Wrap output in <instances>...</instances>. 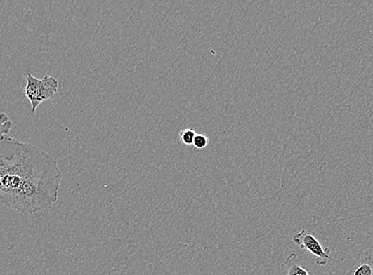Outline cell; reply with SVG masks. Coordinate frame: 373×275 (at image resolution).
<instances>
[{
    "label": "cell",
    "mask_w": 373,
    "mask_h": 275,
    "mask_svg": "<svg viewBox=\"0 0 373 275\" xmlns=\"http://www.w3.org/2000/svg\"><path fill=\"white\" fill-rule=\"evenodd\" d=\"M63 173L48 152L5 138L0 142V203L24 216L50 209L58 199Z\"/></svg>",
    "instance_id": "obj_1"
},
{
    "label": "cell",
    "mask_w": 373,
    "mask_h": 275,
    "mask_svg": "<svg viewBox=\"0 0 373 275\" xmlns=\"http://www.w3.org/2000/svg\"><path fill=\"white\" fill-rule=\"evenodd\" d=\"M195 135H197V133L189 128V129L183 130L180 133V139L183 144L192 145Z\"/></svg>",
    "instance_id": "obj_7"
},
{
    "label": "cell",
    "mask_w": 373,
    "mask_h": 275,
    "mask_svg": "<svg viewBox=\"0 0 373 275\" xmlns=\"http://www.w3.org/2000/svg\"><path fill=\"white\" fill-rule=\"evenodd\" d=\"M292 241L301 249L307 250L313 254L315 257L317 265L326 266L328 261L332 260L329 248H323L315 236L307 229L298 232L292 237Z\"/></svg>",
    "instance_id": "obj_3"
},
{
    "label": "cell",
    "mask_w": 373,
    "mask_h": 275,
    "mask_svg": "<svg viewBox=\"0 0 373 275\" xmlns=\"http://www.w3.org/2000/svg\"><path fill=\"white\" fill-rule=\"evenodd\" d=\"M353 275H373V259L367 256L354 271Z\"/></svg>",
    "instance_id": "obj_5"
},
{
    "label": "cell",
    "mask_w": 373,
    "mask_h": 275,
    "mask_svg": "<svg viewBox=\"0 0 373 275\" xmlns=\"http://www.w3.org/2000/svg\"><path fill=\"white\" fill-rule=\"evenodd\" d=\"M282 267L286 275H310L309 271L299 264L296 253H292L287 256Z\"/></svg>",
    "instance_id": "obj_4"
},
{
    "label": "cell",
    "mask_w": 373,
    "mask_h": 275,
    "mask_svg": "<svg viewBox=\"0 0 373 275\" xmlns=\"http://www.w3.org/2000/svg\"><path fill=\"white\" fill-rule=\"evenodd\" d=\"M12 121L10 120L8 116L5 114H0V142L3 140L11 130Z\"/></svg>",
    "instance_id": "obj_6"
},
{
    "label": "cell",
    "mask_w": 373,
    "mask_h": 275,
    "mask_svg": "<svg viewBox=\"0 0 373 275\" xmlns=\"http://www.w3.org/2000/svg\"><path fill=\"white\" fill-rule=\"evenodd\" d=\"M209 139L205 134L197 133L193 140V146L198 149H203L209 145Z\"/></svg>",
    "instance_id": "obj_8"
},
{
    "label": "cell",
    "mask_w": 373,
    "mask_h": 275,
    "mask_svg": "<svg viewBox=\"0 0 373 275\" xmlns=\"http://www.w3.org/2000/svg\"><path fill=\"white\" fill-rule=\"evenodd\" d=\"M26 79L27 85L23 94L32 104V112L34 113L41 103L53 99L58 93L59 83L54 77L46 76L39 79L30 73H28Z\"/></svg>",
    "instance_id": "obj_2"
}]
</instances>
